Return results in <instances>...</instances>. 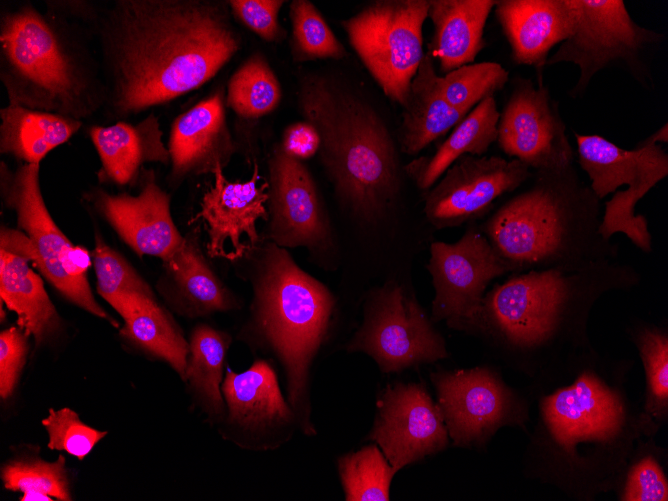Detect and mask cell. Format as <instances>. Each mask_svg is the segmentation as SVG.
<instances>
[{
	"instance_id": "obj_27",
	"label": "cell",
	"mask_w": 668,
	"mask_h": 501,
	"mask_svg": "<svg viewBox=\"0 0 668 501\" xmlns=\"http://www.w3.org/2000/svg\"><path fill=\"white\" fill-rule=\"evenodd\" d=\"M114 309L124 321L119 335L147 355L166 362L185 379L188 340L171 313L153 295L123 297Z\"/></svg>"
},
{
	"instance_id": "obj_40",
	"label": "cell",
	"mask_w": 668,
	"mask_h": 501,
	"mask_svg": "<svg viewBox=\"0 0 668 501\" xmlns=\"http://www.w3.org/2000/svg\"><path fill=\"white\" fill-rule=\"evenodd\" d=\"M617 489L622 501L668 500V480L652 449L637 446Z\"/></svg>"
},
{
	"instance_id": "obj_12",
	"label": "cell",
	"mask_w": 668,
	"mask_h": 501,
	"mask_svg": "<svg viewBox=\"0 0 668 501\" xmlns=\"http://www.w3.org/2000/svg\"><path fill=\"white\" fill-rule=\"evenodd\" d=\"M576 21L572 34L548 57L545 67L573 63L580 73L572 89L582 94L593 76L622 63L637 70L645 51L661 43L664 35L638 25L622 0H574Z\"/></svg>"
},
{
	"instance_id": "obj_6",
	"label": "cell",
	"mask_w": 668,
	"mask_h": 501,
	"mask_svg": "<svg viewBox=\"0 0 668 501\" xmlns=\"http://www.w3.org/2000/svg\"><path fill=\"white\" fill-rule=\"evenodd\" d=\"M297 104L320 139L319 158L339 202L361 221L381 219L396 201L399 159L373 106L334 77L303 74Z\"/></svg>"
},
{
	"instance_id": "obj_25",
	"label": "cell",
	"mask_w": 668,
	"mask_h": 501,
	"mask_svg": "<svg viewBox=\"0 0 668 501\" xmlns=\"http://www.w3.org/2000/svg\"><path fill=\"white\" fill-rule=\"evenodd\" d=\"M89 136L101 161L97 174L100 182L133 185L140 180L145 163H170L163 131L154 113L137 124L92 126Z\"/></svg>"
},
{
	"instance_id": "obj_31",
	"label": "cell",
	"mask_w": 668,
	"mask_h": 501,
	"mask_svg": "<svg viewBox=\"0 0 668 501\" xmlns=\"http://www.w3.org/2000/svg\"><path fill=\"white\" fill-rule=\"evenodd\" d=\"M0 118V152L27 164H40L82 126L79 119L12 104L0 110Z\"/></svg>"
},
{
	"instance_id": "obj_3",
	"label": "cell",
	"mask_w": 668,
	"mask_h": 501,
	"mask_svg": "<svg viewBox=\"0 0 668 501\" xmlns=\"http://www.w3.org/2000/svg\"><path fill=\"white\" fill-rule=\"evenodd\" d=\"M639 282L636 269L617 260L579 270L513 273L485 294L463 332L506 351L528 376L553 382L566 377L578 356L593 347L588 322L595 303Z\"/></svg>"
},
{
	"instance_id": "obj_42",
	"label": "cell",
	"mask_w": 668,
	"mask_h": 501,
	"mask_svg": "<svg viewBox=\"0 0 668 501\" xmlns=\"http://www.w3.org/2000/svg\"><path fill=\"white\" fill-rule=\"evenodd\" d=\"M231 15L268 43H281L287 36L279 22L283 0H230Z\"/></svg>"
},
{
	"instance_id": "obj_22",
	"label": "cell",
	"mask_w": 668,
	"mask_h": 501,
	"mask_svg": "<svg viewBox=\"0 0 668 501\" xmlns=\"http://www.w3.org/2000/svg\"><path fill=\"white\" fill-rule=\"evenodd\" d=\"M226 92L218 87L209 96L178 115L170 130L168 151L170 187L177 188L190 177L223 169L239 151L226 119Z\"/></svg>"
},
{
	"instance_id": "obj_7",
	"label": "cell",
	"mask_w": 668,
	"mask_h": 501,
	"mask_svg": "<svg viewBox=\"0 0 668 501\" xmlns=\"http://www.w3.org/2000/svg\"><path fill=\"white\" fill-rule=\"evenodd\" d=\"M0 78L8 104L79 120L107 98L87 50L67 23L32 4L1 16Z\"/></svg>"
},
{
	"instance_id": "obj_41",
	"label": "cell",
	"mask_w": 668,
	"mask_h": 501,
	"mask_svg": "<svg viewBox=\"0 0 668 501\" xmlns=\"http://www.w3.org/2000/svg\"><path fill=\"white\" fill-rule=\"evenodd\" d=\"M42 424L49 436L48 448L65 451L79 460H83L107 434L86 425L70 408L50 409Z\"/></svg>"
},
{
	"instance_id": "obj_21",
	"label": "cell",
	"mask_w": 668,
	"mask_h": 501,
	"mask_svg": "<svg viewBox=\"0 0 668 501\" xmlns=\"http://www.w3.org/2000/svg\"><path fill=\"white\" fill-rule=\"evenodd\" d=\"M137 195L110 194L93 189L88 201L118 236L139 256H154L163 261L183 244L171 216V196L156 182L153 170L143 169Z\"/></svg>"
},
{
	"instance_id": "obj_35",
	"label": "cell",
	"mask_w": 668,
	"mask_h": 501,
	"mask_svg": "<svg viewBox=\"0 0 668 501\" xmlns=\"http://www.w3.org/2000/svg\"><path fill=\"white\" fill-rule=\"evenodd\" d=\"M338 474L347 501H388L397 472L377 444H368L341 456Z\"/></svg>"
},
{
	"instance_id": "obj_38",
	"label": "cell",
	"mask_w": 668,
	"mask_h": 501,
	"mask_svg": "<svg viewBox=\"0 0 668 501\" xmlns=\"http://www.w3.org/2000/svg\"><path fill=\"white\" fill-rule=\"evenodd\" d=\"M508 71L497 62L461 66L438 77L440 91L455 109L469 112L483 99L504 88Z\"/></svg>"
},
{
	"instance_id": "obj_28",
	"label": "cell",
	"mask_w": 668,
	"mask_h": 501,
	"mask_svg": "<svg viewBox=\"0 0 668 501\" xmlns=\"http://www.w3.org/2000/svg\"><path fill=\"white\" fill-rule=\"evenodd\" d=\"M438 77L432 57L425 53L402 106L399 144L403 153L417 155L469 113L446 101Z\"/></svg>"
},
{
	"instance_id": "obj_18",
	"label": "cell",
	"mask_w": 668,
	"mask_h": 501,
	"mask_svg": "<svg viewBox=\"0 0 668 501\" xmlns=\"http://www.w3.org/2000/svg\"><path fill=\"white\" fill-rule=\"evenodd\" d=\"M497 132L500 149L531 171L574 163L566 124L541 78L537 86L530 79H516L500 113Z\"/></svg>"
},
{
	"instance_id": "obj_33",
	"label": "cell",
	"mask_w": 668,
	"mask_h": 501,
	"mask_svg": "<svg viewBox=\"0 0 668 501\" xmlns=\"http://www.w3.org/2000/svg\"><path fill=\"white\" fill-rule=\"evenodd\" d=\"M629 336L645 373L644 418L657 432L668 419V331L652 323H636Z\"/></svg>"
},
{
	"instance_id": "obj_44",
	"label": "cell",
	"mask_w": 668,
	"mask_h": 501,
	"mask_svg": "<svg viewBox=\"0 0 668 501\" xmlns=\"http://www.w3.org/2000/svg\"><path fill=\"white\" fill-rule=\"evenodd\" d=\"M280 145L289 155L302 161L318 152L320 139L315 128L302 120L285 128Z\"/></svg>"
},
{
	"instance_id": "obj_32",
	"label": "cell",
	"mask_w": 668,
	"mask_h": 501,
	"mask_svg": "<svg viewBox=\"0 0 668 501\" xmlns=\"http://www.w3.org/2000/svg\"><path fill=\"white\" fill-rule=\"evenodd\" d=\"M232 337L208 324H197L188 340L185 382L196 404L211 422L219 424L226 411L221 385Z\"/></svg>"
},
{
	"instance_id": "obj_11",
	"label": "cell",
	"mask_w": 668,
	"mask_h": 501,
	"mask_svg": "<svg viewBox=\"0 0 668 501\" xmlns=\"http://www.w3.org/2000/svg\"><path fill=\"white\" fill-rule=\"evenodd\" d=\"M370 356L386 373L448 357L446 342L403 286L386 283L365 300L363 321L345 346Z\"/></svg>"
},
{
	"instance_id": "obj_15",
	"label": "cell",
	"mask_w": 668,
	"mask_h": 501,
	"mask_svg": "<svg viewBox=\"0 0 668 501\" xmlns=\"http://www.w3.org/2000/svg\"><path fill=\"white\" fill-rule=\"evenodd\" d=\"M221 390L226 411L219 430L238 447L254 452L273 451L299 429L269 360L258 357L242 372L226 366Z\"/></svg>"
},
{
	"instance_id": "obj_20",
	"label": "cell",
	"mask_w": 668,
	"mask_h": 501,
	"mask_svg": "<svg viewBox=\"0 0 668 501\" xmlns=\"http://www.w3.org/2000/svg\"><path fill=\"white\" fill-rule=\"evenodd\" d=\"M252 176L245 182H231L218 166L214 182L204 193L200 211L192 221L202 220L208 234L206 253L210 258H223L232 263L241 259L260 240L257 221H267L268 199L265 180L254 162Z\"/></svg>"
},
{
	"instance_id": "obj_45",
	"label": "cell",
	"mask_w": 668,
	"mask_h": 501,
	"mask_svg": "<svg viewBox=\"0 0 668 501\" xmlns=\"http://www.w3.org/2000/svg\"><path fill=\"white\" fill-rule=\"evenodd\" d=\"M1 251L9 252L36 261V251L29 237L20 229L1 227L0 234Z\"/></svg>"
},
{
	"instance_id": "obj_34",
	"label": "cell",
	"mask_w": 668,
	"mask_h": 501,
	"mask_svg": "<svg viewBox=\"0 0 668 501\" xmlns=\"http://www.w3.org/2000/svg\"><path fill=\"white\" fill-rule=\"evenodd\" d=\"M281 99L280 82L265 55L257 51L232 74L225 102L239 117L257 119L273 112Z\"/></svg>"
},
{
	"instance_id": "obj_17",
	"label": "cell",
	"mask_w": 668,
	"mask_h": 501,
	"mask_svg": "<svg viewBox=\"0 0 668 501\" xmlns=\"http://www.w3.org/2000/svg\"><path fill=\"white\" fill-rule=\"evenodd\" d=\"M531 175L517 159L463 155L425 192L424 215L436 229L477 222L498 198L520 188Z\"/></svg>"
},
{
	"instance_id": "obj_29",
	"label": "cell",
	"mask_w": 668,
	"mask_h": 501,
	"mask_svg": "<svg viewBox=\"0 0 668 501\" xmlns=\"http://www.w3.org/2000/svg\"><path fill=\"white\" fill-rule=\"evenodd\" d=\"M499 117L494 96L479 102L432 156L419 157L405 167L416 186L426 192L461 156H483L497 140Z\"/></svg>"
},
{
	"instance_id": "obj_5",
	"label": "cell",
	"mask_w": 668,
	"mask_h": 501,
	"mask_svg": "<svg viewBox=\"0 0 668 501\" xmlns=\"http://www.w3.org/2000/svg\"><path fill=\"white\" fill-rule=\"evenodd\" d=\"M528 181L478 225L511 274L617 260L618 246L599 233L602 200L574 164L532 171Z\"/></svg>"
},
{
	"instance_id": "obj_16",
	"label": "cell",
	"mask_w": 668,
	"mask_h": 501,
	"mask_svg": "<svg viewBox=\"0 0 668 501\" xmlns=\"http://www.w3.org/2000/svg\"><path fill=\"white\" fill-rule=\"evenodd\" d=\"M427 268L435 289L432 319L444 320L458 331L477 314L489 283L512 273L477 222L470 223L456 242H433Z\"/></svg>"
},
{
	"instance_id": "obj_37",
	"label": "cell",
	"mask_w": 668,
	"mask_h": 501,
	"mask_svg": "<svg viewBox=\"0 0 668 501\" xmlns=\"http://www.w3.org/2000/svg\"><path fill=\"white\" fill-rule=\"evenodd\" d=\"M1 479L6 489L23 494L21 501L72 500L62 455L54 462L39 458L12 460L1 468Z\"/></svg>"
},
{
	"instance_id": "obj_13",
	"label": "cell",
	"mask_w": 668,
	"mask_h": 501,
	"mask_svg": "<svg viewBox=\"0 0 668 501\" xmlns=\"http://www.w3.org/2000/svg\"><path fill=\"white\" fill-rule=\"evenodd\" d=\"M268 211L263 236L281 248L304 247L320 263H330L336 242L315 180L299 159L275 144L267 159Z\"/></svg>"
},
{
	"instance_id": "obj_19",
	"label": "cell",
	"mask_w": 668,
	"mask_h": 501,
	"mask_svg": "<svg viewBox=\"0 0 668 501\" xmlns=\"http://www.w3.org/2000/svg\"><path fill=\"white\" fill-rule=\"evenodd\" d=\"M367 439L380 446L397 471L442 451L449 443L439 405L415 383H399L384 390Z\"/></svg>"
},
{
	"instance_id": "obj_30",
	"label": "cell",
	"mask_w": 668,
	"mask_h": 501,
	"mask_svg": "<svg viewBox=\"0 0 668 501\" xmlns=\"http://www.w3.org/2000/svg\"><path fill=\"white\" fill-rule=\"evenodd\" d=\"M0 297L17 315L18 326L40 346L60 326V317L29 260L0 250Z\"/></svg>"
},
{
	"instance_id": "obj_4",
	"label": "cell",
	"mask_w": 668,
	"mask_h": 501,
	"mask_svg": "<svg viewBox=\"0 0 668 501\" xmlns=\"http://www.w3.org/2000/svg\"><path fill=\"white\" fill-rule=\"evenodd\" d=\"M234 264L237 276L249 283L252 292L237 339L253 353L279 365L299 430L313 436L311 367L328 338L336 298L321 281L304 271L287 249L263 236Z\"/></svg>"
},
{
	"instance_id": "obj_43",
	"label": "cell",
	"mask_w": 668,
	"mask_h": 501,
	"mask_svg": "<svg viewBox=\"0 0 668 501\" xmlns=\"http://www.w3.org/2000/svg\"><path fill=\"white\" fill-rule=\"evenodd\" d=\"M29 336L18 326L0 333V396L8 399L26 363Z\"/></svg>"
},
{
	"instance_id": "obj_10",
	"label": "cell",
	"mask_w": 668,
	"mask_h": 501,
	"mask_svg": "<svg viewBox=\"0 0 668 501\" xmlns=\"http://www.w3.org/2000/svg\"><path fill=\"white\" fill-rule=\"evenodd\" d=\"M428 9L429 0H375L340 22L372 78L401 107L425 55Z\"/></svg>"
},
{
	"instance_id": "obj_2",
	"label": "cell",
	"mask_w": 668,
	"mask_h": 501,
	"mask_svg": "<svg viewBox=\"0 0 668 501\" xmlns=\"http://www.w3.org/2000/svg\"><path fill=\"white\" fill-rule=\"evenodd\" d=\"M632 363L591 347L574 362L571 382L540 396L529 447L534 477L579 500L618 487L639 440L656 434L624 390Z\"/></svg>"
},
{
	"instance_id": "obj_1",
	"label": "cell",
	"mask_w": 668,
	"mask_h": 501,
	"mask_svg": "<svg viewBox=\"0 0 668 501\" xmlns=\"http://www.w3.org/2000/svg\"><path fill=\"white\" fill-rule=\"evenodd\" d=\"M231 16L227 1H116L99 26L111 111L136 114L210 81L242 46Z\"/></svg>"
},
{
	"instance_id": "obj_24",
	"label": "cell",
	"mask_w": 668,
	"mask_h": 501,
	"mask_svg": "<svg viewBox=\"0 0 668 501\" xmlns=\"http://www.w3.org/2000/svg\"><path fill=\"white\" fill-rule=\"evenodd\" d=\"M494 9L513 61L539 74L550 50L572 34L576 21L574 0H499Z\"/></svg>"
},
{
	"instance_id": "obj_23",
	"label": "cell",
	"mask_w": 668,
	"mask_h": 501,
	"mask_svg": "<svg viewBox=\"0 0 668 501\" xmlns=\"http://www.w3.org/2000/svg\"><path fill=\"white\" fill-rule=\"evenodd\" d=\"M162 264L158 289L178 315L198 318L241 308L206 259L196 230L185 235L181 247Z\"/></svg>"
},
{
	"instance_id": "obj_36",
	"label": "cell",
	"mask_w": 668,
	"mask_h": 501,
	"mask_svg": "<svg viewBox=\"0 0 668 501\" xmlns=\"http://www.w3.org/2000/svg\"><path fill=\"white\" fill-rule=\"evenodd\" d=\"M291 22L290 51L294 62L342 60L348 56L321 12L308 0H293L289 5Z\"/></svg>"
},
{
	"instance_id": "obj_8",
	"label": "cell",
	"mask_w": 668,
	"mask_h": 501,
	"mask_svg": "<svg viewBox=\"0 0 668 501\" xmlns=\"http://www.w3.org/2000/svg\"><path fill=\"white\" fill-rule=\"evenodd\" d=\"M577 158L590 179V188L605 202L600 235L611 240L623 233L642 252L652 251L647 219L635 214L636 204L668 175V154L659 143L668 142L665 123L631 150L623 149L600 135L574 133Z\"/></svg>"
},
{
	"instance_id": "obj_39",
	"label": "cell",
	"mask_w": 668,
	"mask_h": 501,
	"mask_svg": "<svg viewBox=\"0 0 668 501\" xmlns=\"http://www.w3.org/2000/svg\"><path fill=\"white\" fill-rule=\"evenodd\" d=\"M91 258L97 278V292L112 307L132 294L153 295L150 285L128 261L96 233Z\"/></svg>"
},
{
	"instance_id": "obj_9",
	"label": "cell",
	"mask_w": 668,
	"mask_h": 501,
	"mask_svg": "<svg viewBox=\"0 0 668 501\" xmlns=\"http://www.w3.org/2000/svg\"><path fill=\"white\" fill-rule=\"evenodd\" d=\"M39 171L40 164L23 163L14 171L4 162L0 167L3 203L15 213L18 228L32 242L34 265L66 299L118 327L92 294L86 276L91 253L73 245L50 215L41 193Z\"/></svg>"
},
{
	"instance_id": "obj_14",
	"label": "cell",
	"mask_w": 668,
	"mask_h": 501,
	"mask_svg": "<svg viewBox=\"0 0 668 501\" xmlns=\"http://www.w3.org/2000/svg\"><path fill=\"white\" fill-rule=\"evenodd\" d=\"M448 436L456 446L479 447L504 426L525 427L527 402L491 368L432 374Z\"/></svg>"
},
{
	"instance_id": "obj_26",
	"label": "cell",
	"mask_w": 668,
	"mask_h": 501,
	"mask_svg": "<svg viewBox=\"0 0 668 501\" xmlns=\"http://www.w3.org/2000/svg\"><path fill=\"white\" fill-rule=\"evenodd\" d=\"M494 0H429L428 18L434 31L428 54L444 74L472 64L485 47V24Z\"/></svg>"
}]
</instances>
